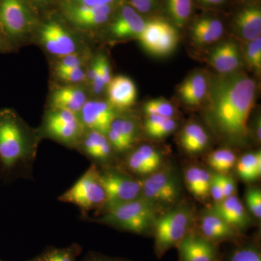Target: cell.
<instances>
[{
    "mask_svg": "<svg viewBox=\"0 0 261 261\" xmlns=\"http://www.w3.org/2000/svg\"><path fill=\"white\" fill-rule=\"evenodd\" d=\"M255 91L254 80L245 75H226L213 81L209 116L215 128L228 140L241 143L246 140Z\"/></svg>",
    "mask_w": 261,
    "mask_h": 261,
    "instance_id": "6da1fadb",
    "label": "cell"
},
{
    "mask_svg": "<svg viewBox=\"0 0 261 261\" xmlns=\"http://www.w3.org/2000/svg\"><path fill=\"white\" fill-rule=\"evenodd\" d=\"M39 130L33 129L14 111H0V180L34 179Z\"/></svg>",
    "mask_w": 261,
    "mask_h": 261,
    "instance_id": "7a4b0ae2",
    "label": "cell"
},
{
    "mask_svg": "<svg viewBox=\"0 0 261 261\" xmlns=\"http://www.w3.org/2000/svg\"><path fill=\"white\" fill-rule=\"evenodd\" d=\"M158 208L143 197L136 199L104 211L97 218H87L85 221L107 225L108 226L144 235L152 232L158 218Z\"/></svg>",
    "mask_w": 261,
    "mask_h": 261,
    "instance_id": "3957f363",
    "label": "cell"
},
{
    "mask_svg": "<svg viewBox=\"0 0 261 261\" xmlns=\"http://www.w3.org/2000/svg\"><path fill=\"white\" fill-rule=\"evenodd\" d=\"M194 214L191 208L181 205L158 216L152 228L154 250L158 258H161L192 231Z\"/></svg>",
    "mask_w": 261,
    "mask_h": 261,
    "instance_id": "277c9868",
    "label": "cell"
},
{
    "mask_svg": "<svg viewBox=\"0 0 261 261\" xmlns=\"http://www.w3.org/2000/svg\"><path fill=\"white\" fill-rule=\"evenodd\" d=\"M58 200L76 206L83 220L89 217L91 211L100 213L106 205V195L97 166L91 164L74 185L61 194Z\"/></svg>",
    "mask_w": 261,
    "mask_h": 261,
    "instance_id": "5b68a950",
    "label": "cell"
},
{
    "mask_svg": "<svg viewBox=\"0 0 261 261\" xmlns=\"http://www.w3.org/2000/svg\"><path fill=\"white\" fill-rule=\"evenodd\" d=\"M85 128L77 113L51 109L44 116L41 137H48L70 148L76 149Z\"/></svg>",
    "mask_w": 261,
    "mask_h": 261,
    "instance_id": "8992f818",
    "label": "cell"
},
{
    "mask_svg": "<svg viewBox=\"0 0 261 261\" xmlns=\"http://www.w3.org/2000/svg\"><path fill=\"white\" fill-rule=\"evenodd\" d=\"M99 178L106 195L104 211L142 197L141 181L116 168H99Z\"/></svg>",
    "mask_w": 261,
    "mask_h": 261,
    "instance_id": "52a82bcc",
    "label": "cell"
},
{
    "mask_svg": "<svg viewBox=\"0 0 261 261\" xmlns=\"http://www.w3.org/2000/svg\"><path fill=\"white\" fill-rule=\"evenodd\" d=\"M142 197L159 208L167 207L177 201L181 193L177 173L171 167L160 168L145 176L142 181Z\"/></svg>",
    "mask_w": 261,
    "mask_h": 261,
    "instance_id": "ba28073f",
    "label": "cell"
},
{
    "mask_svg": "<svg viewBox=\"0 0 261 261\" xmlns=\"http://www.w3.org/2000/svg\"><path fill=\"white\" fill-rule=\"evenodd\" d=\"M34 25V15L24 0H0V27L8 42L28 34Z\"/></svg>",
    "mask_w": 261,
    "mask_h": 261,
    "instance_id": "9c48e42d",
    "label": "cell"
},
{
    "mask_svg": "<svg viewBox=\"0 0 261 261\" xmlns=\"http://www.w3.org/2000/svg\"><path fill=\"white\" fill-rule=\"evenodd\" d=\"M141 44L149 53L166 56L177 44V31L163 20H153L146 23L145 29L138 37Z\"/></svg>",
    "mask_w": 261,
    "mask_h": 261,
    "instance_id": "30bf717a",
    "label": "cell"
},
{
    "mask_svg": "<svg viewBox=\"0 0 261 261\" xmlns=\"http://www.w3.org/2000/svg\"><path fill=\"white\" fill-rule=\"evenodd\" d=\"M39 34L43 46L53 56L63 58L78 53L76 39L58 22L49 21L44 24Z\"/></svg>",
    "mask_w": 261,
    "mask_h": 261,
    "instance_id": "8fae6325",
    "label": "cell"
},
{
    "mask_svg": "<svg viewBox=\"0 0 261 261\" xmlns=\"http://www.w3.org/2000/svg\"><path fill=\"white\" fill-rule=\"evenodd\" d=\"M76 149L92 161L97 168L111 167L113 160L112 146L107 136L96 130L85 129Z\"/></svg>",
    "mask_w": 261,
    "mask_h": 261,
    "instance_id": "7c38bea8",
    "label": "cell"
},
{
    "mask_svg": "<svg viewBox=\"0 0 261 261\" xmlns=\"http://www.w3.org/2000/svg\"><path fill=\"white\" fill-rule=\"evenodd\" d=\"M179 261H220L218 245L192 231L177 245Z\"/></svg>",
    "mask_w": 261,
    "mask_h": 261,
    "instance_id": "4fadbf2b",
    "label": "cell"
},
{
    "mask_svg": "<svg viewBox=\"0 0 261 261\" xmlns=\"http://www.w3.org/2000/svg\"><path fill=\"white\" fill-rule=\"evenodd\" d=\"M85 129L96 130L107 136L111 123L116 118L114 108L103 101H87L79 113Z\"/></svg>",
    "mask_w": 261,
    "mask_h": 261,
    "instance_id": "5bb4252c",
    "label": "cell"
},
{
    "mask_svg": "<svg viewBox=\"0 0 261 261\" xmlns=\"http://www.w3.org/2000/svg\"><path fill=\"white\" fill-rule=\"evenodd\" d=\"M199 228L197 232L217 245L224 242L238 243L243 237L240 231L228 224L211 209L201 218Z\"/></svg>",
    "mask_w": 261,
    "mask_h": 261,
    "instance_id": "9a60e30c",
    "label": "cell"
},
{
    "mask_svg": "<svg viewBox=\"0 0 261 261\" xmlns=\"http://www.w3.org/2000/svg\"><path fill=\"white\" fill-rule=\"evenodd\" d=\"M63 11L66 18L71 23L82 28L97 27L108 21L112 6H86L65 3Z\"/></svg>",
    "mask_w": 261,
    "mask_h": 261,
    "instance_id": "2e32d148",
    "label": "cell"
},
{
    "mask_svg": "<svg viewBox=\"0 0 261 261\" xmlns=\"http://www.w3.org/2000/svg\"><path fill=\"white\" fill-rule=\"evenodd\" d=\"M162 163L163 157L159 151L144 145L128 154L125 164L130 173L147 176L160 169Z\"/></svg>",
    "mask_w": 261,
    "mask_h": 261,
    "instance_id": "e0dca14e",
    "label": "cell"
},
{
    "mask_svg": "<svg viewBox=\"0 0 261 261\" xmlns=\"http://www.w3.org/2000/svg\"><path fill=\"white\" fill-rule=\"evenodd\" d=\"M211 209L241 233L251 224L245 206L236 194L214 203Z\"/></svg>",
    "mask_w": 261,
    "mask_h": 261,
    "instance_id": "ac0fdd59",
    "label": "cell"
},
{
    "mask_svg": "<svg viewBox=\"0 0 261 261\" xmlns=\"http://www.w3.org/2000/svg\"><path fill=\"white\" fill-rule=\"evenodd\" d=\"M137 130L135 122L129 118L116 117L107 134L113 150L118 153L128 152L137 140Z\"/></svg>",
    "mask_w": 261,
    "mask_h": 261,
    "instance_id": "d6986e66",
    "label": "cell"
},
{
    "mask_svg": "<svg viewBox=\"0 0 261 261\" xmlns=\"http://www.w3.org/2000/svg\"><path fill=\"white\" fill-rule=\"evenodd\" d=\"M109 104L113 108L126 109L135 104L137 99V88L133 81L126 76L118 75L111 79L108 84Z\"/></svg>",
    "mask_w": 261,
    "mask_h": 261,
    "instance_id": "ffe728a7",
    "label": "cell"
},
{
    "mask_svg": "<svg viewBox=\"0 0 261 261\" xmlns=\"http://www.w3.org/2000/svg\"><path fill=\"white\" fill-rule=\"evenodd\" d=\"M146 22L132 7H124L111 27V34L116 38L139 37Z\"/></svg>",
    "mask_w": 261,
    "mask_h": 261,
    "instance_id": "44dd1931",
    "label": "cell"
},
{
    "mask_svg": "<svg viewBox=\"0 0 261 261\" xmlns=\"http://www.w3.org/2000/svg\"><path fill=\"white\" fill-rule=\"evenodd\" d=\"M209 61L213 67L222 74L233 73L240 65V51L232 42L219 44L211 51Z\"/></svg>",
    "mask_w": 261,
    "mask_h": 261,
    "instance_id": "7402d4cb",
    "label": "cell"
},
{
    "mask_svg": "<svg viewBox=\"0 0 261 261\" xmlns=\"http://www.w3.org/2000/svg\"><path fill=\"white\" fill-rule=\"evenodd\" d=\"M50 101L51 109L65 110L79 114L87 100L85 92L82 89L65 87L55 91Z\"/></svg>",
    "mask_w": 261,
    "mask_h": 261,
    "instance_id": "603a6c76",
    "label": "cell"
},
{
    "mask_svg": "<svg viewBox=\"0 0 261 261\" xmlns=\"http://www.w3.org/2000/svg\"><path fill=\"white\" fill-rule=\"evenodd\" d=\"M236 27L245 40H254L260 37L261 11L256 7L242 10L236 18Z\"/></svg>",
    "mask_w": 261,
    "mask_h": 261,
    "instance_id": "cb8c5ba5",
    "label": "cell"
},
{
    "mask_svg": "<svg viewBox=\"0 0 261 261\" xmlns=\"http://www.w3.org/2000/svg\"><path fill=\"white\" fill-rule=\"evenodd\" d=\"M208 92L206 79L200 73L194 74L187 79L180 86L178 93L184 102L189 106L200 104Z\"/></svg>",
    "mask_w": 261,
    "mask_h": 261,
    "instance_id": "d4e9b609",
    "label": "cell"
},
{
    "mask_svg": "<svg viewBox=\"0 0 261 261\" xmlns=\"http://www.w3.org/2000/svg\"><path fill=\"white\" fill-rule=\"evenodd\" d=\"M224 33V25L217 19L205 18L196 22L192 31V39L197 44H211L219 40Z\"/></svg>",
    "mask_w": 261,
    "mask_h": 261,
    "instance_id": "484cf974",
    "label": "cell"
},
{
    "mask_svg": "<svg viewBox=\"0 0 261 261\" xmlns=\"http://www.w3.org/2000/svg\"><path fill=\"white\" fill-rule=\"evenodd\" d=\"M209 137L207 132L197 123H189L182 130L180 143L181 147L190 154H197L207 147Z\"/></svg>",
    "mask_w": 261,
    "mask_h": 261,
    "instance_id": "4316f807",
    "label": "cell"
},
{
    "mask_svg": "<svg viewBox=\"0 0 261 261\" xmlns=\"http://www.w3.org/2000/svg\"><path fill=\"white\" fill-rule=\"evenodd\" d=\"M82 250L78 243H72L65 247L47 246L33 258L34 261H77Z\"/></svg>",
    "mask_w": 261,
    "mask_h": 261,
    "instance_id": "83f0119b",
    "label": "cell"
},
{
    "mask_svg": "<svg viewBox=\"0 0 261 261\" xmlns=\"http://www.w3.org/2000/svg\"><path fill=\"white\" fill-rule=\"evenodd\" d=\"M237 171L243 181H255L261 175V152H251L244 154L237 161Z\"/></svg>",
    "mask_w": 261,
    "mask_h": 261,
    "instance_id": "f1b7e54d",
    "label": "cell"
},
{
    "mask_svg": "<svg viewBox=\"0 0 261 261\" xmlns=\"http://www.w3.org/2000/svg\"><path fill=\"white\" fill-rule=\"evenodd\" d=\"M176 127L173 118L155 116H147L145 123L146 134L154 139H162L172 133Z\"/></svg>",
    "mask_w": 261,
    "mask_h": 261,
    "instance_id": "f546056e",
    "label": "cell"
},
{
    "mask_svg": "<svg viewBox=\"0 0 261 261\" xmlns=\"http://www.w3.org/2000/svg\"><path fill=\"white\" fill-rule=\"evenodd\" d=\"M207 162L216 173L225 174L236 165V154L229 149H217L209 154Z\"/></svg>",
    "mask_w": 261,
    "mask_h": 261,
    "instance_id": "4dcf8cb0",
    "label": "cell"
},
{
    "mask_svg": "<svg viewBox=\"0 0 261 261\" xmlns=\"http://www.w3.org/2000/svg\"><path fill=\"white\" fill-rule=\"evenodd\" d=\"M227 261H261L260 247L255 242L239 244L230 253Z\"/></svg>",
    "mask_w": 261,
    "mask_h": 261,
    "instance_id": "1f68e13d",
    "label": "cell"
},
{
    "mask_svg": "<svg viewBox=\"0 0 261 261\" xmlns=\"http://www.w3.org/2000/svg\"><path fill=\"white\" fill-rule=\"evenodd\" d=\"M168 7L176 25H185L191 14L192 0H168Z\"/></svg>",
    "mask_w": 261,
    "mask_h": 261,
    "instance_id": "d6a6232c",
    "label": "cell"
},
{
    "mask_svg": "<svg viewBox=\"0 0 261 261\" xmlns=\"http://www.w3.org/2000/svg\"><path fill=\"white\" fill-rule=\"evenodd\" d=\"M144 111L147 116L155 115L166 118H172L175 112L171 103L163 99H152L146 102Z\"/></svg>",
    "mask_w": 261,
    "mask_h": 261,
    "instance_id": "836d02e7",
    "label": "cell"
},
{
    "mask_svg": "<svg viewBox=\"0 0 261 261\" xmlns=\"http://www.w3.org/2000/svg\"><path fill=\"white\" fill-rule=\"evenodd\" d=\"M246 58L249 64L257 72L261 70V38L250 41L246 48Z\"/></svg>",
    "mask_w": 261,
    "mask_h": 261,
    "instance_id": "e575fe53",
    "label": "cell"
},
{
    "mask_svg": "<svg viewBox=\"0 0 261 261\" xmlns=\"http://www.w3.org/2000/svg\"><path fill=\"white\" fill-rule=\"evenodd\" d=\"M56 75L60 80L68 83H80L84 82L87 74L82 67L68 68V69L56 70Z\"/></svg>",
    "mask_w": 261,
    "mask_h": 261,
    "instance_id": "d590c367",
    "label": "cell"
},
{
    "mask_svg": "<svg viewBox=\"0 0 261 261\" xmlns=\"http://www.w3.org/2000/svg\"><path fill=\"white\" fill-rule=\"evenodd\" d=\"M246 203L251 214L257 219H260L261 192L258 188H250L247 190Z\"/></svg>",
    "mask_w": 261,
    "mask_h": 261,
    "instance_id": "8d00e7d4",
    "label": "cell"
},
{
    "mask_svg": "<svg viewBox=\"0 0 261 261\" xmlns=\"http://www.w3.org/2000/svg\"><path fill=\"white\" fill-rule=\"evenodd\" d=\"M213 173L200 167L199 171V185L197 197L200 199H206L210 196V188Z\"/></svg>",
    "mask_w": 261,
    "mask_h": 261,
    "instance_id": "74e56055",
    "label": "cell"
},
{
    "mask_svg": "<svg viewBox=\"0 0 261 261\" xmlns=\"http://www.w3.org/2000/svg\"><path fill=\"white\" fill-rule=\"evenodd\" d=\"M199 171L200 167L194 166L187 168L185 172V183L187 189L195 197H197L198 193Z\"/></svg>",
    "mask_w": 261,
    "mask_h": 261,
    "instance_id": "f35d334b",
    "label": "cell"
},
{
    "mask_svg": "<svg viewBox=\"0 0 261 261\" xmlns=\"http://www.w3.org/2000/svg\"><path fill=\"white\" fill-rule=\"evenodd\" d=\"M84 63L83 56L78 53L60 58L56 65V70L68 69V68H80Z\"/></svg>",
    "mask_w": 261,
    "mask_h": 261,
    "instance_id": "ab89813d",
    "label": "cell"
},
{
    "mask_svg": "<svg viewBox=\"0 0 261 261\" xmlns=\"http://www.w3.org/2000/svg\"><path fill=\"white\" fill-rule=\"evenodd\" d=\"M217 174L221 187H222L223 192H224V199L234 195L235 192H236V185H235L233 178L226 174H221V173H218Z\"/></svg>",
    "mask_w": 261,
    "mask_h": 261,
    "instance_id": "60d3db41",
    "label": "cell"
},
{
    "mask_svg": "<svg viewBox=\"0 0 261 261\" xmlns=\"http://www.w3.org/2000/svg\"><path fill=\"white\" fill-rule=\"evenodd\" d=\"M210 195L212 197L213 200H214L215 203L221 202L224 199V192H223L222 187H221V183H220L217 173H214L212 175Z\"/></svg>",
    "mask_w": 261,
    "mask_h": 261,
    "instance_id": "b9f144b4",
    "label": "cell"
},
{
    "mask_svg": "<svg viewBox=\"0 0 261 261\" xmlns=\"http://www.w3.org/2000/svg\"><path fill=\"white\" fill-rule=\"evenodd\" d=\"M80 261H132L123 257L108 256L96 251H89Z\"/></svg>",
    "mask_w": 261,
    "mask_h": 261,
    "instance_id": "7bdbcfd3",
    "label": "cell"
},
{
    "mask_svg": "<svg viewBox=\"0 0 261 261\" xmlns=\"http://www.w3.org/2000/svg\"><path fill=\"white\" fill-rule=\"evenodd\" d=\"M97 59L105 84L108 85L111 80V68H110L109 63L106 58L103 56H99Z\"/></svg>",
    "mask_w": 261,
    "mask_h": 261,
    "instance_id": "ee69618b",
    "label": "cell"
},
{
    "mask_svg": "<svg viewBox=\"0 0 261 261\" xmlns=\"http://www.w3.org/2000/svg\"><path fill=\"white\" fill-rule=\"evenodd\" d=\"M115 0H67L65 3L86 6H102L112 4Z\"/></svg>",
    "mask_w": 261,
    "mask_h": 261,
    "instance_id": "f6af8a7d",
    "label": "cell"
},
{
    "mask_svg": "<svg viewBox=\"0 0 261 261\" xmlns=\"http://www.w3.org/2000/svg\"><path fill=\"white\" fill-rule=\"evenodd\" d=\"M154 0H130L132 8L140 13H147L153 6Z\"/></svg>",
    "mask_w": 261,
    "mask_h": 261,
    "instance_id": "bcb514c9",
    "label": "cell"
},
{
    "mask_svg": "<svg viewBox=\"0 0 261 261\" xmlns=\"http://www.w3.org/2000/svg\"><path fill=\"white\" fill-rule=\"evenodd\" d=\"M8 39H6L3 31H2L1 27H0V51L5 50L7 47L9 46L8 44Z\"/></svg>",
    "mask_w": 261,
    "mask_h": 261,
    "instance_id": "7dc6e473",
    "label": "cell"
},
{
    "mask_svg": "<svg viewBox=\"0 0 261 261\" xmlns=\"http://www.w3.org/2000/svg\"><path fill=\"white\" fill-rule=\"evenodd\" d=\"M260 121H257L256 125V130H255V135H256L257 140L260 141L261 139V130H260Z\"/></svg>",
    "mask_w": 261,
    "mask_h": 261,
    "instance_id": "c3c4849f",
    "label": "cell"
},
{
    "mask_svg": "<svg viewBox=\"0 0 261 261\" xmlns=\"http://www.w3.org/2000/svg\"><path fill=\"white\" fill-rule=\"evenodd\" d=\"M32 1L34 2V3H35L36 4L44 5L49 3L50 0H32Z\"/></svg>",
    "mask_w": 261,
    "mask_h": 261,
    "instance_id": "681fc988",
    "label": "cell"
},
{
    "mask_svg": "<svg viewBox=\"0 0 261 261\" xmlns=\"http://www.w3.org/2000/svg\"><path fill=\"white\" fill-rule=\"evenodd\" d=\"M25 261H34V258H33V257H32V258L29 259V260H27Z\"/></svg>",
    "mask_w": 261,
    "mask_h": 261,
    "instance_id": "f907efd6",
    "label": "cell"
},
{
    "mask_svg": "<svg viewBox=\"0 0 261 261\" xmlns=\"http://www.w3.org/2000/svg\"><path fill=\"white\" fill-rule=\"evenodd\" d=\"M0 261H4V260H1V259H0Z\"/></svg>",
    "mask_w": 261,
    "mask_h": 261,
    "instance_id": "816d5d0a",
    "label": "cell"
}]
</instances>
